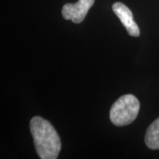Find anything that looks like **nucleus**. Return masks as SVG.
<instances>
[{
    "label": "nucleus",
    "mask_w": 159,
    "mask_h": 159,
    "mask_svg": "<svg viewBox=\"0 0 159 159\" xmlns=\"http://www.w3.org/2000/svg\"><path fill=\"white\" fill-rule=\"evenodd\" d=\"M30 131L40 158H57L61 149V140L51 123L35 116L30 120Z\"/></svg>",
    "instance_id": "1"
},
{
    "label": "nucleus",
    "mask_w": 159,
    "mask_h": 159,
    "mask_svg": "<svg viewBox=\"0 0 159 159\" xmlns=\"http://www.w3.org/2000/svg\"><path fill=\"white\" fill-rule=\"evenodd\" d=\"M140 111V102L132 94L124 95L114 102L110 111V119L113 125L124 126L134 122Z\"/></svg>",
    "instance_id": "2"
},
{
    "label": "nucleus",
    "mask_w": 159,
    "mask_h": 159,
    "mask_svg": "<svg viewBox=\"0 0 159 159\" xmlns=\"http://www.w3.org/2000/svg\"><path fill=\"white\" fill-rule=\"evenodd\" d=\"M94 3L95 0H78L75 4H66L62 8L63 18L65 20H72L76 24L81 23Z\"/></svg>",
    "instance_id": "3"
},
{
    "label": "nucleus",
    "mask_w": 159,
    "mask_h": 159,
    "mask_svg": "<svg viewBox=\"0 0 159 159\" xmlns=\"http://www.w3.org/2000/svg\"><path fill=\"white\" fill-rule=\"evenodd\" d=\"M112 10L114 13L118 16L119 20L125 27L127 33L130 34L131 36L138 37L140 35V29L137 25V23L134 20L133 12L130 9L125 6L124 4L117 2L113 4Z\"/></svg>",
    "instance_id": "4"
},
{
    "label": "nucleus",
    "mask_w": 159,
    "mask_h": 159,
    "mask_svg": "<svg viewBox=\"0 0 159 159\" xmlns=\"http://www.w3.org/2000/svg\"><path fill=\"white\" fill-rule=\"evenodd\" d=\"M145 143L150 149H159V118L148 126L145 135Z\"/></svg>",
    "instance_id": "5"
}]
</instances>
